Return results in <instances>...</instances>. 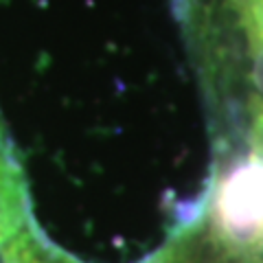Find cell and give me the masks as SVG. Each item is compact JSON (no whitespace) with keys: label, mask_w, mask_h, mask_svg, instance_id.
<instances>
[{"label":"cell","mask_w":263,"mask_h":263,"mask_svg":"<svg viewBox=\"0 0 263 263\" xmlns=\"http://www.w3.org/2000/svg\"><path fill=\"white\" fill-rule=\"evenodd\" d=\"M35 230L27 174L0 112V263H13Z\"/></svg>","instance_id":"1"},{"label":"cell","mask_w":263,"mask_h":263,"mask_svg":"<svg viewBox=\"0 0 263 263\" xmlns=\"http://www.w3.org/2000/svg\"><path fill=\"white\" fill-rule=\"evenodd\" d=\"M13 263H81V261L66 254L62 248H55L51 241H46L42 230L37 228L29 237V241L22 246V250L13 259ZM145 263H202V261L193 257L191 248H186V252H180V246L176 243V246H167L164 250L152 254L149 261H145Z\"/></svg>","instance_id":"2"}]
</instances>
